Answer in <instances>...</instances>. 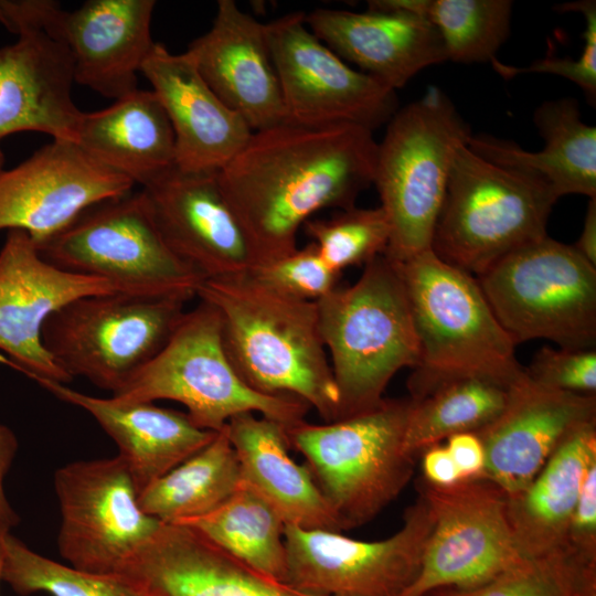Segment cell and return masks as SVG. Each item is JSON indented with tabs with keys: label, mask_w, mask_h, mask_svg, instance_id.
I'll list each match as a JSON object with an SVG mask.
<instances>
[{
	"label": "cell",
	"mask_w": 596,
	"mask_h": 596,
	"mask_svg": "<svg viewBox=\"0 0 596 596\" xmlns=\"http://www.w3.org/2000/svg\"><path fill=\"white\" fill-rule=\"evenodd\" d=\"M377 145L372 130L351 124L253 131L217 178L259 263L294 252L316 212L355 206L373 184Z\"/></svg>",
	"instance_id": "cell-1"
},
{
	"label": "cell",
	"mask_w": 596,
	"mask_h": 596,
	"mask_svg": "<svg viewBox=\"0 0 596 596\" xmlns=\"http://www.w3.org/2000/svg\"><path fill=\"white\" fill-rule=\"evenodd\" d=\"M196 297L217 312L227 358L248 386L297 397L324 423L337 419L339 393L316 302L279 292L251 274L204 279Z\"/></svg>",
	"instance_id": "cell-2"
},
{
	"label": "cell",
	"mask_w": 596,
	"mask_h": 596,
	"mask_svg": "<svg viewBox=\"0 0 596 596\" xmlns=\"http://www.w3.org/2000/svg\"><path fill=\"white\" fill-rule=\"evenodd\" d=\"M316 304L339 393L337 419L377 406L393 376L416 368L421 355L396 264L380 255L354 284L337 286Z\"/></svg>",
	"instance_id": "cell-3"
},
{
	"label": "cell",
	"mask_w": 596,
	"mask_h": 596,
	"mask_svg": "<svg viewBox=\"0 0 596 596\" xmlns=\"http://www.w3.org/2000/svg\"><path fill=\"white\" fill-rule=\"evenodd\" d=\"M393 262L404 284L421 352L407 381L409 397L456 375L482 374L509 384L525 377L514 342L473 275L441 260L432 249Z\"/></svg>",
	"instance_id": "cell-4"
},
{
	"label": "cell",
	"mask_w": 596,
	"mask_h": 596,
	"mask_svg": "<svg viewBox=\"0 0 596 596\" xmlns=\"http://www.w3.org/2000/svg\"><path fill=\"white\" fill-rule=\"evenodd\" d=\"M558 198L539 177L493 163L467 143L455 151L430 249L475 277L547 235Z\"/></svg>",
	"instance_id": "cell-5"
},
{
	"label": "cell",
	"mask_w": 596,
	"mask_h": 596,
	"mask_svg": "<svg viewBox=\"0 0 596 596\" xmlns=\"http://www.w3.org/2000/svg\"><path fill=\"white\" fill-rule=\"evenodd\" d=\"M470 137L467 123L436 86L389 120L373 184L391 224L385 255L392 260L430 249L455 151Z\"/></svg>",
	"instance_id": "cell-6"
},
{
	"label": "cell",
	"mask_w": 596,
	"mask_h": 596,
	"mask_svg": "<svg viewBox=\"0 0 596 596\" xmlns=\"http://www.w3.org/2000/svg\"><path fill=\"white\" fill-rule=\"evenodd\" d=\"M409 398H383L363 413L286 428L307 461L342 532L375 518L409 482L416 459L405 451Z\"/></svg>",
	"instance_id": "cell-7"
},
{
	"label": "cell",
	"mask_w": 596,
	"mask_h": 596,
	"mask_svg": "<svg viewBox=\"0 0 596 596\" xmlns=\"http://www.w3.org/2000/svg\"><path fill=\"white\" fill-rule=\"evenodd\" d=\"M111 397L181 403L198 427L211 432L244 413L289 428L305 421L310 409L297 397L263 394L242 380L225 352L217 312L202 300L184 312L166 345Z\"/></svg>",
	"instance_id": "cell-8"
},
{
	"label": "cell",
	"mask_w": 596,
	"mask_h": 596,
	"mask_svg": "<svg viewBox=\"0 0 596 596\" xmlns=\"http://www.w3.org/2000/svg\"><path fill=\"white\" fill-rule=\"evenodd\" d=\"M476 278L515 345L547 339L564 349H595L596 266L574 245L546 235Z\"/></svg>",
	"instance_id": "cell-9"
},
{
	"label": "cell",
	"mask_w": 596,
	"mask_h": 596,
	"mask_svg": "<svg viewBox=\"0 0 596 596\" xmlns=\"http://www.w3.org/2000/svg\"><path fill=\"white\" fill-rule=\"evenodd\" d=\"M190 299L100 294L77 298L44 323L45 349L72 380L115 393L166 345Z\"/></svg>",
	"instance_id": "cell-10"
},
{
	"label": "cell",
	"mask_w": 596,
	"mask_h": 596,
	"mask_svg": "<svg viewBox=\"0 0 596 596\" xmlns=\"http://www.w3.org/2000/svg\"><path fill=\"white\" fill-rule=\"evenodd\" d=\"M36 246L53 265L126 294L191 299L204 280L168 246L141 190L88 209Z\"/></svg>",
	"instance_id": "cell-11"
},
{
	"label": "cell",
	"mask_w": 596,
	"mask_h": 596,
	"mask_svg": "<svg viewBox=\"0 0 596 596\" xmlns=\"http://www.w3.org/2000/svg\"><path fill=\"white\" fill-rule=\"evenodd\" d=\"M417 491L433 517L421 568L401 596L480 586L521 558L507 517V494L477 477L439 487L422 477Z\"/></svg>",
	"instance_id": "cell-12"
},
{
	"label": "cell",
	"mask_w": 596,
	"mask_h": 596,
	"mask_svg": "<svg viewBox=\"0 0 596 596\" xmlns=\"http://www.w3.org/2000/svg\"><path fill=\"white\" fill-rule=\"evenodd\" d=\"M54 490L58 552L85 572L115 576L162 524L141 509L139 490L118 455L60 467Z\"/></svg>",
	"instance_id": "cell-13"
},
{
	"label": "cell",
	"mask_w": 596,
	"mask_h": 596,
	"mask_svg": "<svg viewBox=\"0 0 596 596\" xmlns=\"http://www.w3.org/2000/svg\"><path fill=\"white\" fill-rule=\"evenodd\" d=\"M432 525L419 493L400 530L380 541L285 525V582L316 596H401L418 574Z\"/></svg>",
	"instance_id": "cell-14"
},
{
	"label": "cell",
	"mask_w": 596,
	"mask_h": 596,
	"mask_svg": "<svg viewBox=\"0 0 596 596\" xmlns=\"http://www.w3.org/2000/svg\"><path fill=\"white\" fill-rule=\"evenodd\" d=\"M266 35L286 121L351 124L373 131L396 113V91L349 66L308 29L304 12L266 23Z\"/></svg>",
	"instance_id": "cell-15"
},
{
	"label": "cell",
	"mask_w": 596,
	"mask_h": 596,
	"mask_svg": "<svg viewBox=\"0 0 596 596\" xmlns=\"http://www.w3.org/2000/svg\"><path fill=\"white\" fill-rule=\"evenodd\" d=\"M114 292L121 291L105 279L47 262L28 233L10 230L0 249V361L29 379L72 382L44 347V323L77 298Z\"/></svg>",
	"instance_id": "cell-16"
},
{
	"label": "cell",
	"mask_w": 596,
	"mask_h": 596,
	"mask_svg": "<svg viewBox=\"0 0 596 596\" xmlns=\"http://www.w3.org/2000/svg\"><path fill=\"white\" fill-rule=\"evenodd\" d=\"M135 183L75 142L52 140L0 172V230H21L39 245L88 209L130 193Z\"/></svg>",
	"instance_id": "cell-17"
},
{
	"label": "cell",
	"mask_w": 596,
	"mask_h": 596,
	"mask_svg": "<svg viewBox=\"0 0 596 596\" xmlns=\"http://www.w3.org/2000/svg\"><path fill=\"white\" fill-rule=\"evenodd\" d=\"M141 191L168 246L203 279L248 274L259 263L217 172L174 167Z\"/></svg>",
	"instance_id": "cell-18"
},
{
	"label": "cell",
	"mask_w": 596,
	"mask_h": 596,
	"mask_svg": "<svg viewBox=\"0 0 596 596\" xmlns=\"http://www.w3.org/2000/svg\"><path fill=\"white\" fill-rule=\"evenodd\" d=\"M115 577L139 596H316L258 572L184 524L162 523Z\"/></svg>",
	"instance_id": "cell-19"
},
{
	"label": "cell",
	"mask_w": 596,
	"mask_h": 596,
	"mask_svg": "<svg viewBox=\"0 0 596 596\" xmlns=\"http://www.w3.org/2000/svg\"><path fill=\"white\" fill-rule=\"evenodd\" d=\"M596 418V395L541 386L525 377L510 392L500 415L476 434L485 448L481 477L507 496L524 489L561 440L577 425Z\"/></svg>",
	"instance_id": "cell-20"
},
{
	"label": "cell",
	"mask_w": 596,
	"mask_h": 596,
	"mask_svg": "<svg viewBox=\"0 0 596 596\" xmlns=\"http://www.w3.org/2000/svg\"><path fill=\"white\" fill-rule=\"evenodd\" d=\"M153 0H88L73 11L58 4L47 28L66 44L75 83L119 99L138 89V73L156 42Z\"/></svg>",
	"instance_id": "cell-21"
},
{
	"label": "cell",
	"mask_w": 596,
	"mask_h": 596,
	"mask_svg": "<svg viewBox=\"0 0 596 596\" xmlns=\"http://www.w3.org/2000/svg\"><path fill=\"white\" fill-rule=\"evenodd\" d=\"M214 94L237 113L252 131L286 121L266 23L220 0L211 29L185 51Z\"/></svg>",
	"instance_id": "cell-22"
},
{
	"label": "cell",
	"mask_w": 596,
	"mask_h": 596,
	"mask_svg": "<svg viewBox=\"0 0 596 596\" xmlns=\"http://www.w3.org/2000/svg\"><path fill=\"white\" fill-rule=\"evenodd\" d=\"M305 22L343 61L394 91L422 70L446 61L434 25L385 0L369 1L364 12L316 9L305 13Z\"/></svg>",
	"instance_id": "cell-23"
},
{
	"label": "cell",
	"mask_w": 596,
	"mask_h": 596,
	"mask_svg": "<svg viewBox=\"0 0 596 596\" xmlns=\"http://www.w3.org/2000/svg\"><path fill=\"white\" fill-rule=\"evenodd\" d=\"M140 73L170 120L179 170L219 172L253 134L214 94L187 52L173 54L156 43Z\"/></svg>",
	"instance_id": "cell-24"
},
{
	"label": "cell",
	"mask_w": 596,
	"mask_h": 596,
	"mask_svg": "<svg viewBox=\"0 0 596 596\" xmlns=\"http://www.w3.org/2000/svg\"><path fill=\"white\" fill-rule=\"evenodd\" d=\"M0 49V140L39 131L53 140H75L83 111L72 98L73 58L49 28H29Z\"/></svg>",
	"instance_id": "cell-25"
},
{
	"label": "cell",
	"mask_w": 596,
	"mask_h": 596,
	"mask_svg": "<svg viewBox=\"0 0 596 596\" xmlns=\"http://www.w3.org/2000/svg\"><path fill=\"white\" fill-rule=\"evenodd\" d=\"M61 401L86 411L118 447L139 492L209 444L216 432L198 427L187 413L152 402L92 396L60 382L32 377Z\"/></svg>",
	"instance_id": "cell-26"
},
{
	"label": "cell",
	"mask_w": 596,
	"mask_h": 596,
	"mask_svg": "<svg viewBox=\"0 0 596 596\" xmlns=\"http://www.w3.org/2000/svg\"><path fill=\"white\" fill-rule=\"evenodd\" d=\"M285 429L254 413L237 415L226 424L242 482L260 496L286 525L342 533L310 469L290 456Z\"/></svg>",
	"instance_id": "cell-27"
},
{
	"label": "cell",
	"mask_w": 596,
	"mask_h": 596,
	"mask_svg": "<svg viewBox=\"0 0 596 596\" xmlns=\"http://www.w3.org/2000/svg\"><path fill=\"white\" fill-rule=\"evenodd\" d=\"M596 461V418L574 427L520 492L507 496V517L522 557L565 550L573 510Z\"/></svg>",
	"instance_id": "cell-28"
},
{
	"label": "cell",
	"mask_w": 596,
	"mask_h": 596,
	"mask_svg": "<svg viewBox=\"0 0 596 596\" xmlns=\"http://www.w3.org/2000/svg\"><path fill=\"white\" fill-rule=\"evenodd\" d=\"M74 142L141 188L175 167L173 129L152 91L138 88L107 108L83 111Z\"/></svg>",
	"instance_id": "cell-29"
},
{
	"label": "cell",
	"mask_w": 596,
	"mask_h": 596,
	"mask_svg": "<svg viewBox=\"0 0 596 596\" xmlns=\"http://www.w3.org/2000/svg\"><path fill=\"white\" fill-rule=\"evenodd\" d=\"M534 123L544 140L536 152L487 135H471L467 145L493 163L539 177L558 199L567 194L596 198V128L581 119L577 102H545L535 110Z\"/></svg>",
	"instance_id": "cell-30"
},
{
	"label": "cell",
	"mask_w": 596,
	"mask_h": 596,
	"mask_svg": "<svg viewBox=\"0 0 596 596\" xmlns=\"http://www.w3.org/2000/svg\"><path fill=\"white\" fill-rule=\"evenodd\" d=\"M241 485L240 465L225 426L203 448L143 488L139 504L159 522L178 524L211 512Z\"/></svg>",
	"instance_id": "cell-31"
},
{
	"label": "cell",
	"mask_w": 596,
	"mask_h": 596,
	"mask_svg": "<svg viewBox=\"0 0 596 596\" xmlns=\"http://www.w3.org/2000/svg\"><path fill=\"white\" fill-rule=\"evenodd\" d=\"M515 384L482 374H464L443 379L408 397L406 454L417 459L425 449L451 435L477 433L504 409Z\"/></svg>",
	"instance_id": "cell-32"
},
{
	"label": "cell",
	"mask_w": 596,
	"mask_h": 596,
	"mask_svg": "<svg viewBox=\"0 0 596 596\" xmlns=\"http://www.w3.org/2000/svg\"><path fill=\"white\" fill-rule=\"evenodd\" d=\"M258 572L285 582V522L244 485L211 512L183 523Z\"/></svg>",
	"instance_id": "cell-33"
},
{
	"label": "cell",
	"mask_w": 596,
	"mask_h": 596,
	"mask_svg": "<svg viewBox=\"0 0 596 596\" xmlns=\"http://www.w3.org/2000/svg\"><path fill=\"white\" fill-rule=\"evenodd\" d=\"M510 0H424L423 15L436 29L446 61H492L510 34Z\"/></svg>",
	"instance_id": "cell-34"
},
{
	"label": "cell",
	"mask_w": 596,
	"mask_h": 596,
	"mask_svg": "<svg viewBox=\"0 0 596 596\" xmlns=\"http://www.w3.org/2000/svg\"><path fill=\"white\" fill-rule=\"evenodd\" d=\"M427 596H596V560L565 550L523 557L491 581Z\"/></svg>",
	"instance_id": "cell-35"
},
{
	"label": "cell",
	"mask_w": 596,
	"mask_h": 596,
	"mask_svg": "<svg viewBox=\"0 0 596 596\" xmlns=\"http://www.w3.org/2000/svg\"><path fill=\"white\" fill-rule=\"evenodd\" d=\"M2 582L15 593L51 596H139L115 576L57 563L25 545L10 532L1 538Z\"/></svg>",
	"instance_id": "cell-36"
},
{
	"label": "cell",
	"mask_w": 596,
	"mask_h": 596,
	"mask_svg": "<svg viewBox=\"0 0 596 596\" xmlns=\"http://www.w3.org/2000/svg\"><path fill=\"white\" fill-rule=\"evenodd\" d=\"M304 230L337 273L350 266H364L385 254L391 240V224L380 205L352 206L330 219L309 220Z\"/></svg>",
	"instance_id": "cell-37"
},
{
	"label": "cell",
	"mask_w": 596,
	"mask_h": 596,
	"mask_svg": "<svg viewBox=\"0 0 596 596\" xmlns=\"http://www.w3.org/2000/svg\"><path fill=\"white\" fill-rule=\"evenodd\" d=\"M248 274L279 292L312 302L336 288L340 276L322 259L313 243L259 263Z\"/></svg>",
	"instance_id": "cell-38"
},
{
	"label": "cell",
	"mask_w": 596,
	"mask_h": 596,
	"mask_svg": "<svg viewBox=\"0 0 596 596\" xmlns=\"http://www.w3.org/2000/svg\"><path fill=\"white\" fill-rule=\"evenodd\" d=\"M556 9L562 12H578L585 19L584 49L578 57L546 56L522 67L507 65L493 58L491 61L493 70L504 78L529 73L562 76L578 85L587 98L594 102L596 96V2L582 0L560 4Z\"/></svg>",
	"instance_id": "cell-39"
},
{
	"label": "cell",
	"mask_w": 596,
	"mask_h": 596,
	"mask_svg": "<svg viewBox=\"0 0 596 596\" xmlns=\"http://www.w3.org/2000/svg\"><path fill=\"white\" fill-rule=\"evenodd\" d=\"M533 383L552 390L596 395V350L542 347L524 368Z\"/></svg>",
	"instance_id": "cell-40"
},
{
	"label": "cell",
	"mask_w": 596,
	"mask_h": 596,
	"mask_svg": "<svg viewBox=\"0 0 596 596\" xmlns=\"http://www.w3.org/2000/svg\"><path fill=\"white\" fill-rule=\"evenodd\" d=\"M567 547L596 560V461L584 477L567 531Z\"/></svg>",
	"instance_id": "cell-41"
},
{
	"label": "cell",
	"mask_w": 596,
	"mask_h": 596,
	"mask_svg": "<svg viewBox=\"0 0 596 596\" xmlns=\"http://www.w3.org/2000/svg\"><path fill=\"white\" fill-rule=\"evenodd\" d=\"M446 440V447L462 479L481 477L486 455L479 436L473 432H464L451 435Z\"/></svg>",
	"instance_id": "cell-42"
},
{
	"label": "cell",
	"mask_w": 596,
	"mask_h": 596,
	"mask_svg": "<svg viewBox=\"0 0 596 596\" xmlns=\"http://www.w3.org/2000/svg\"><path fill=\"white\" fill-rule=\"evenodd\" d=\"M18 450V439L11 428L0 423V533H8L20 521L4 491V478Z\"/></svg>",
	"instance_id": "cell-43"
},
{
	"label": "cell",
	"mask_w": 596,
	"mask_h": 596,
	"mask_svg": "<svg viewBox=\"0 0 596 596\" xmlns=\"http://www.w3.org/2000/svg\"><path fill=\"white\" fill-rule=\"evenodd\" d=\"M422 478L427 482L446 487L462 479L446 445L436 444L425 449L422 455Z\"/></svg>",
	"instance_id": "cell-44"
},
{
	"label": "cell",
	"mask_w": 596,
	"mask_h": 596,
	"mask_svg": "<svg viewBox=\"0 0 596 596\" xmlns=\"http://www.w3.org/2000/svg\"><path fill=\"white\" fill-rule=\"evenodd\" d=\"M574 247L590 264L596 266V198L589 199L583 228Z\"/></svg>",
	"instance_id": "cell-45"
},
{
	"label": "cell",
	"mask_w": 596,
	"mask_h": 596,
	"mask_svg": "<svg viewBox=\"0 0 596 596\" xmlns=\"http://www.w3.org/2000/svg\"><path fill=\"white\" fill-rule=\"evenodd\" d=\"M4 533H0V583L2 582V549H1V538Z\"/></svg>",
	"instance_id": "cell-46"
},
{
	"label": "cell",
	"mask_w": 596,
	"mask_h": 596,
	"mask_svg": "<svg viewBox=\"0 0 596 596\" xmlns=\"http://www.w3.org/2000/svg\"><path fill=\"white\" fill-rule=\"evenodd\" d=\"M3 163H4V155L2 150L0 149V172L3 170Z\"/></svg>",
	"instance_id": "cell-47"
}]
</instances>
